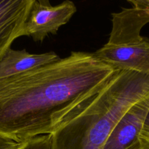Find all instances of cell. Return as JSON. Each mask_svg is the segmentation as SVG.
Returning <instances> with one entry per match:
<instances>
[{"mask_svg": "<svg viewBox=\"0 0 149 149\" xmlns=\"http://www.w3.org/2000/svg\"><path fill=\"white\" fill-rule=\"evenodd\" d=\"M118 71L93 53L0 79V135L22 143L51 135L97 95Z\"/></svg>", "mask_w": 149, "mask_h": 149, "instance_id": "6da1fadb", "label": "cell"}, {"mask_svg": "<svg viewBox=\"0 0 149 149\" xmlns=\"http://www.w3.org/2000/svg\"><path fill=\"white\" fill-rule=\"evenodd\" d=\"M149 95V76L119 71L77 113L51 134L52 149H103L113 128Z\"/></svg>", "mask_w": 149, "mask_h": 149, "instance_id": "7a4b0ae2", "label": "cell"}, {"mask_svg": "<svg viewBox=\"0 0 149 149\" xmlns=\"http://www.w3.org/2000/svg\"><path fill=\"white\" fill-rule=\"evenodd\" d=\"M77 12L71 1L52 5L48 0H34L24 26V36L34 42H43L49 34H56L61 26L68 23Z\"/></svg>", "mask_w": 149, "mask_h": 149, "instance_id": "3957f363", "label": "cell"}, {"mask_svg": "<svg viewBox=\"0 0 149 149\" xmlns=\"http://www.w3.org/2000/svg\"><path fill=\"white\" fill-rule=\"evenodd\" d=\"M93 54L116 71H132L149 76V40L146 38L136 43H106Z\"/></svg>", "mask_w": 149, "mask_h": 149, "instance_id": "277c9868", "label": "cell"}, {"mask_svg": "<svg viewBox=\"0 0 149 149\" xmlns=\"http://www.w3.org/2000/svg\"><path fill=\"white\" fill-rule=\"evenodd\" d=\"M34 0H0V60L15 40L24 36V26Z\"/></svg>", "mask_w": 149, "mask_h": 149, "instance_id": "5b68a950", "label": "cell"}, {"mask_svg": "<svg viewBox=\"0 0 149 149\" xmlns=\"http://www.w3.org/2000/svg\"><path fill=\"white\" fill-rule=\"evenodd\" d=\"M149 111V95L135 103L119 121L103 149H127L139 136Z\"/></svg>", "mask_w": 149, "mask_h": 149, "instance_id": "8992f818", "label": "cell"}, {"mask_svg": "<svg viewBox=\"0 0 149 149\" xmlns=\"http://www.w3.org/2000/svg\"><path fill=\"white\" fill-rule=\"evenodd\" d=\"M112 31L109 45L136 43L145 37L141 36L143 28L149 23V15L145 10L138 7L122 8L117 13H112Z\"/></svg>", "mask_w": 149, "mask_h": 149, "instance_id": "52a82bcc", "label": "cell"}, {"mask_svg": "<svg viewBox=\"0 0 149 149\" xmlns=\"http://www.w3.org/2000/svg\"><path fill=\"white\" fill-rule=\"evenodd\" d=\"M60 60L54 52L31 54L26 49H9L0 60V79L27 72Z\"/></svg>", "mask_w": 149, "mask_h": 149, "instance_id": "ba28073f", "label": "cell"}, {"mask_svg": "<svg viewBox=\"0 0 149 149\" xmlns=\"http://www.w3.org/2000/svg\"><path fill=\"white\" fill-rule=\"evenodd\" d=\"M17 149H52L51 135H39L24 141Z\"/></svg>", "mask_w": 149, "mask_h": 149, "instance_id": "9c48e42d", "label": "cell"}, {"mask_svg": "<svg viewBox=\"0 0 149 149\" xmlns=\"http://www.w3.org/2000/svg\"><path fill=\"white\" fill-rule=\"evenodd\" d=\"M127 149H149V138L140 133L136 141Z\"/></svg>", "mask_w": 149, "mask_h": 149, "instance_id": "30bf717a", "label": "cell"}, {"mask_svg": "<svg viewBox=\"0 0 149 149\" xmlns=\"http://www.w3.org/2000/svg\"><path fill=\"white\" fill-rule=\"evenodd\" d=\"M21 144L0 135V149H17Z\"/></svg>", "mask_w": 149, "mask_h": 149, "instance_id": "8fae6325", "label": "cell"}, {"mask_svg": "<svg viewBox=\"0 0 149 149\" xmlns=\"http://www.w3.org/2000/svg\"><path fill=\"white\" fill-rule=\"evenodd\" d=\"M128 2L130 3L132 7L145 10L149 15V0H129Z\"/></svg>", "mask_w": 149, "mask_h": 149, "instance_id": "7c38bea8", "label": "cell"}, {"mask_svg": "<svg viewBox=\"0 0 149 149\" xmlns=\"http://www.w3.org/2000/svg\"><path fill=\"white\" fill-rule=\"evenodd\" d=\"M141 134V135H144V136H146L149 138V111L148 114H147L146 118L143 127Z\"/></svg>", "mask_w": 149, "mask_h": 149, "instance_id": "4fadbf2b", "label": "cell"}]
</instances>
